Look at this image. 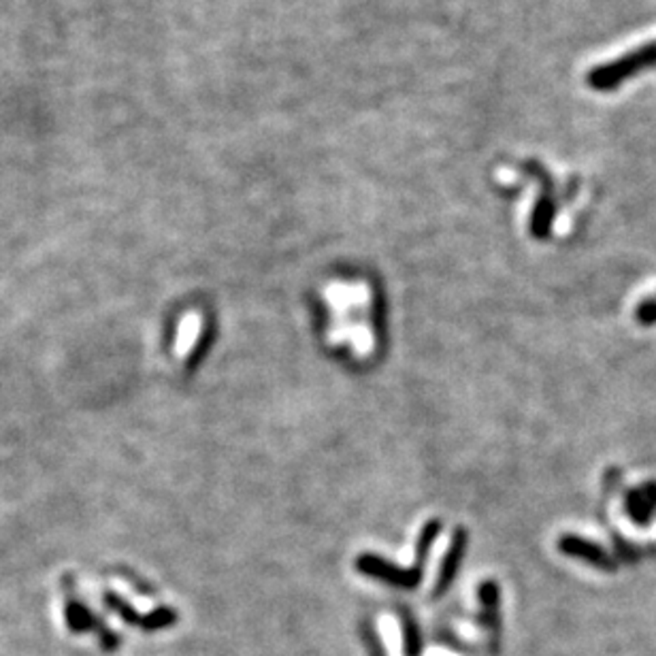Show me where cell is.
<instances>
[{"label": "cell", "mask_w": 656, "mask_h": 656, "mask_svg": "<svg viewBox=\"0 0 656 656\" xmlns=\"http://www.w3.org/2000/svg\"><path fill=\"white\" fill-rule=\"evenodd\" d=\"M648 69H656V41H648L614 60L597 65L588 73L586 82L597 92H611Z\"/></svg>", "instance_id": "cell-1"}, {"label": "cell", "mask_w": 656, "mask_h": 656, "mask_svg": "<svg viewBox=\"0 0 656 656\" xmlns=\"http://www.w3.org/2000/svg\"><path fill=\"white\" fill-rule=\"evenodd\" d=\"M437 533H439V524L437 522L426 524V529L422 531V535H420V542H418V562H416V567L407 569V572H401V569L393 567L390 562H386L383 559H377V556H371V554H364V556H361V559H358V569H361L363 573L373 575V578H377V580L388 581V584H394V586H401V588H416L420 578H422L424 556H426V552H429L431 543L435 542Z\"/></svg>", "instance_id": "cell-2"}, {"label": "cell", "mask_w": 656, "mask_h": 656, "mask_svg": "<svg viewBox=\"0 0 656 656\" xmlns=\"http://www.w3.org/2000/svg\"><path fill=\"white\" fill-rule=\"evenodd\" d=\"M462 548H465V533H462V531H458L454 542H452L450 552L443 561L442 575H439V581H437V595H442L445 588H448L452 578H454L456 567H458V562H461V556H462Z\"/></svg>", "instance_id": "cell-3"}, {"label": "cell", "mask_w": 656, "mask_h": 656, "mask_svg": "<svg viewBox=\"0 0 656 656\" xmlns=\"http://www.w3.org/2000/svg\"><path fill=\"white\" fill-rule=\"evenodd\" d=\"M405 652H407V656L420 654V637H418V631L412 624V621L405 622Z\"/></svg>", "instance_id": "cell-4"}]
</instances>
